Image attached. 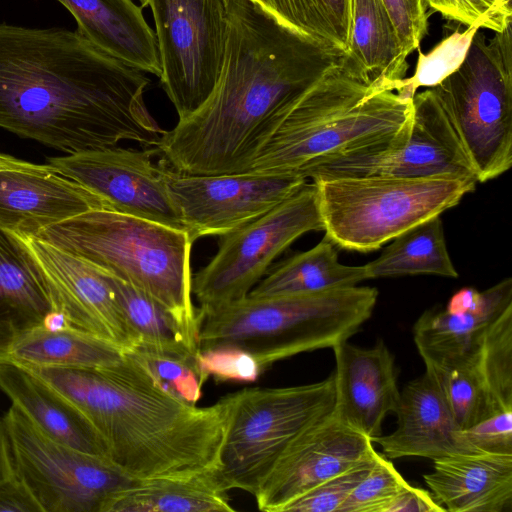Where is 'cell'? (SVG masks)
I'll use <instances>...</instances> for the list:
<instances>
[{
    "label": "cell",
    "mask_w": 512,
    "mask_h": 512,
    "mask_svg": "<svg viewBox=\"0 0 512 512\" xmlns=\"http://www.w3.org/2000/svg\"><path fill=\"white\" fill-rule=\"evenodd\" d=\"M145 72L78 31L0 24V128L67 154L158 145Z\"/></svg>",
    "instance_id": "6da1fadb"
},
{
    "label": "cell",
    "mask_w": 512,
    "mask_h": 512,
    "mask_svg": "<svg viewBox=\"0 0 512 512\" xmlns=\"http://www.w3.org/2000/svg\"><path fill=\"white\" fill-rule=\"evenodd\" d=\"M343 57L253 0H227L217 84L198 110L163 132L155 149L182 175L247 172L288 109Z\"/></svg>",
    "instance_id": "7a4b0ae2"
},
{
    "label": "cell",
    "mask_w": 512,
    "mask_h": 512,
    "mask_svg": "<svg viewBox=\"0 0 512 512\" xmlns=\"http://www.w3.org/2000/svg\"><path fill=\"white\" fill-rule=\"evenodd\" d=\"M23 367L78 408L105 458L129 478L187 477L220 468L230 394L205 407L186 403L157 386L128 352L104 368Z\"/></svg>",
    "instance_id": "3957f363"
},
{
    "label": "cell",
    "mask_w": 512,
    "mask_h": 512,
    "mask_svg": "<svg viewBox=\"0 0 512 512\" xmlns=\"http://www.w3.org/2000/svg\"><path fill=\"white\" fill-rule=\"evenodd\" d=\"M413 117V98L368 84L342 63L288 109L249 171L308 173L338 158L402 137Z\"/></svg>",
    "instance_id": "277c9868"
},
{
    "label": "cell",
    "mask_w": 512,
    "mask_h": 512,
    "mask_svg": "<svg viewBox=\"0 0 512 512\" xmlns=\"http://www.w3.org/2000/svg\"><path fill=\"white\" fill-rule=\"evenodd\" d=\"M36 237L147 294L199 341V309L192 301L194 240L188 231L97 209L47 227Z\"/></svg>",
    "instance_id": "5b68a950"
},
{
    "label": "cell",
    "mask_w": 512,
    "mask_h": 512,
    "mask_svg": "<svg viewBox=\"0 0 512 512\" xmlns=\"http://www.w3.org/2000/svg\"><path fill=\"white\" fill-rule=\"evenodd\" d=\"M374 287L350 286L313 293L251 298L200 311L199 349L236 346L263 372L288 357L348 341L371 317Z\"/></svg>",
    "instance_id": "8992f818"
},
{
    "label": "cell",
    "mask_w": 512,
    "mask_h": 512,
    "mask_svg": "<svg viewBox=\"0 0 512 512\" xmlns=\"http://www.w3.org/2000/svg\"><path fill=\"white\" fill-rule=\"evenodd\" d=\"M325 235L338 247L380 248L403 232L456 206L476 181L449 177L312 179Z\"/></svg>",
    "instance_id": "52a82bcc"
},
{
    "label": "cell",
    "mask_w": 512,
    "mask_h": 512,
    "mask_svg": "<svg viewBox=\"0 0 512 512\" xmlns=\"http://www.w3.org/2000/svg\"><path fill=\"white\" fill-rule=\"evenodd\" d=\"M475 169L478 182L512 165L511 26L475 33L461 66L432 87Z\"/></svg>",
    "instance_id": "ba28073f"
},
{
    "label": "cell",
    "mask_w": 512,
    "mask_h": 512,
    "mask_svg": "<svg viewBox=\"0 0 512 512\" xmlns=\"http://www.w3.org/2000/svg\"><path fill=\"white\" fill-rule=\"evenodd\" d=\"M230 398L219 473L229 491L254 495L289 442L333 410L334 374L311 384L248 387Z\"/></svg>",
    "instance_id": "9c48e42d"
},
{
    "label": "cell",
    "mask_w": 512,
    "mask_h": 512,
    "mask_svg": "<svg viewBox=\"0 0 512 512\" xmlns=\"http://www.w3.org/2000/svg\"><path fill=\"white\" fill-rule=\"evenodd\" d=\"M2 420L14 475L42 512H104L115 494L138 483L105 457L51 439L14 405Z\"/></svg>",
    "instance_id": "30bf717a"
},
{
    "label": "cell",
    "mask_w": 512,
    "mask_h": 512,
    "mask_svg": "<svg viewBox=\"0 0 512 512\" xmlns=\"http://www.w3.org/2000/svg\"><path fill=\"white\" fill-rule=\"evenodd\" d=\"M318 230L323 223L317 190L306 182L267 213L221 235L216 254L192 276L199 310L247 297L282 252L305 233Z\"/></svg>",
    "instance_id": "8fae6325"
},
{
    "label": "cell",
    "mask_w": 512,
    "mask_h": 512,
    "mask_svg": "<svg viewBox=\"0 0 512 512\" xmlns=\"http://www.w3.org/2000/svg\"><path fill=\"white\" fill-rule=\"evenodd\" d=\"M160 81L179 120L198 110L219 79L227 40V0H150Z\"/></svg>",
    "instance_id": "7c38bea8"
},
{
    "label": "cell",
    "mask_w": 512,
    "mask_h": 512,
    "mask_svg": "<svg viewBox=\"0 0 512 512\" xmlns=\"http://www.w3.org/2000/svg\"><path fill=\"white\" fill-rule=\"evenodd\" d=\"M334 177H449L478 182L475 169L432 88L413 97L408 131L396 141L311 170L307 179Z\"/></svg>",
    "instance_id": "4fadbf2b"
},
{
    "label": "cell",
    "mask_w": 512,
    "mask_h": 512,
    "mask_svg": "<svg viewBox=\"0 0 512 512\" xmlns=\"http://www.w3.org/2000/svg\"><path fill=\"white\" fill-rule=\"evenodd\" d=\"M170 198L192 239L221 236L257 219L307 181L297 174L182 175L162 168Z\"/></svg>",
    "instance_id": "5bb4252c"
},
{
    "label": "cell",
    "mask_w": 512,
    "mask_h": 512,
    "mask_svg": "<svg viewBox=\"0 0 512 512\" xmlns=\"http://www.w3.org/2000/svg\"><path fill=\"white\" fill-rule=\"evenodd\" d=\"M155 152L107 147L49 157L46 163L97 195L107 210L186 230L162 167L152 163Z\"/></svg>",
    "instance_id": "9a60e30c"
},
{
    "label": "cell",
    "mask_w": 512,
    "mask_h": 512,
    "mask_svg": "<svg viewBox=\"0 0 512 512\" xmlns=\"http://www.w3.org/2000/svg\"><path fill=\"white\" fill-rule=\"evenodd\" d=\"M372 440L346 423L333 408L294 437L253 495L257 508L283 512L324 481L371 459Z\"/></svg>",
    "instance_id": "2e32d148"
},
{
    "label": "cell",
    "mask_w": 512,
    "mask_h": 512,
    "mask_svg": "<svg viewBox=\"0 0 512 512\" xmlns=\"http://www.w3.org/2000/svg\"><path fill=\"white\" fill-rule=\"evenodd\" d=\"M20 237L41 270L53 313L67 326L102 337L125 352L135 348L134 335L105 272L37 237Z\"/></svg>",
    "instance_id": "e0dca14e"
},
{
    "label": "cell",
    "mask_w": 512,
    "mask_h": 512,
    "mask_svg": "<svg viewBox=\"0 0 512 512\" xmlns=\"http://www.w3.org/2000/svg\"><path fill=\"white\" fill-rule=\"evenodd\" d=\"M512 306V279L484 291L458 290L441 310H427L413 326V338L424 364L456 368L472 363L485 335Z\"/></svg>",
    "instance_id": "ac0fdd59"
},
{
    "label": "cell",
    "mask_w": 512,
    "mask_h": 512,
    "mask_svg": "<svg viewBox=\"0 0 512 512\" xmlns=\"http://www.w3.org/2000/svg\"><path fill=\"white\" fill-rule=\"evenodd\" d=\"M107 209L94 193L53 167L23 161L0 168V226L20 236L85 212Z\"/></svg>",
    "instance_id": "d6986e66"
},
{
    "label": "cell",
    "mask_w": 512,
    "mask_h": 512,
    "mask_svg": "<svg viewBox=\"0 0 512 512\" xmlns=\"http://www.w3.org/2000/svg\"><path fill=\"white\" fill-rule=\"evenodd\" d=\"M335 357V406L339 416L370 439L382 434L388 413L400 402L397 369L383 340L371 348L342 342L333 348Z\"/></svg>",
    "instance_id": "ffe728a7"
},
{
    "label": "cell",
    "mask_w": 512,
    "mask_h": 512,
    "mask_svg": "<svg viewBox=\"0 0 512 512\" xmlns=\"http://www.w3.org/2000/svg\"><path fill=\"white\" fill-rule=\"evenodd\" d=\"M395 414L397 428L394 432L371 439L390 459L422 457L437 460L481 451L469 442L439 386L427 371L405 385Z\"/></svg>",
    "instance_id": "44dd1931"
},
{
    "label": "cell",
    "mask_w": 512,
    "mask_h": 512,
    "mask_svg": "<svg viewBox=\"0 0 512 512\" xmlns=\"http://www.w3.org/2000/svg\"><path fill=\"white\" fill-rule=\"evenodd\" d=\"M423 478L446 511L512 510V453L480 451L440 458Z\"/></svg>",
    "instance_id": "7402d4cb"
},
{
    "label": "cell",
    "mask_w": 512,
    "mask_h": 512,
    "mask_svg": "<svg viewBox=\"0 0 512 512\" xmlns=\"http://www.w3.org/2000/svg\"><path fill=\"white\" fill-rule=\"evenodd\" d=\"M52 313L35 258L19 235L0 226V363L22 334L45 325Z\"/></svg>",
    "instance_id": "603a6c76"
},
{
    "label": "cell",
    "mask_w": 512,
    "mask_h": 512,
    "mask_svg": "<svg viewBox=\"0 0 512 512\" xmlns=\"http://www.w3.org/2000/svg\"><path fill=\"white\" fill-rule=\"evenodd\" d=\"M75 18L77 31L122 62L160 77L155 32L132 0H57Z\"/></svg>",
    "instance_id": "cb8c5ba5"
},
{
    "label": "cell",
    "mask_w": 512,
    "mask_h": 512,
    "mask_svg": "<svg viewBox=\"0 0 512 512\" xmlns=\"http://www.w3.org/2000/svg\"><path fill=\"white\" fill-rule=\"evenodd\" d=\"M0 388L39 430L71 448L104 456L101 444L78 408L27 368L0 363Z\"/></svg>",
    "instance_id": "d4e9b609"
},
{
    "label": "cell",
    "mask_w": 512,
    "mask_h": 512,
    "mask_svg": "<svg viewBox=\"0 0 512 512\" xmlns=\"http://www.w3.org/2000/svg\"><path fill=\"white\" fill-rule=\"evenodd\" d=\"M407 55L382 0H351L349 49L342 65L368 84L397 90Z\"/></svg>",
    "instance_id": "484cf974"
},
{
    "label": "cell",
    "mask_w": 512,
    "mask_h": 512,
    "mask_svg": "<svg viewBox=\"0 0 512 512\" xmlns=\"http://www.w3.org/2000/svg\"><path fill=\"white\" fill-rule=\"evenodd\" d=\"M219 469L138 482L115 494L104 512H234Z\"/></svg>",
    "instance_id": "4316f807"
},
{
    "label": "cell",
    "mask_w": 512,
    "mask_h": 512,
    "mask_svg": "<svg viewBox=\"0 0 512 512\" xmlns=\"http://www.w3.org/2000/svg\"><path fill=\"white\" fill-rule=\"evenodd\" d=\"M125 351L114 343L70 326H39L12 345L8 361L22 366L104 368L119 363Z\"/></svg>",
    "instance_id": "83f0119b"
},
{
    "label": "cell",
    "mask_w": 512,
    "mask_h": 512,
    "mask_svg": "<svg viewBox=\"0 0 512 512\" xmlns=\"http://www.w3.org/2000/svg\"><path fill=\"white\" fill-rule=\"evenodd\" d=\"M368 279L363 266L339 262L336 245L325 235L313 248L295 254L267 272L248 294L269 298L355 286Z\"/></svg>",
    "instance_id": "f1b7e54d"
},
{
    "label": "cell",
    "mask_w": 512,
    "mask_h": 512,
    "mask_svg": "<svg viewBox=\"0 0 512 512\" xmlns=\"http://www.w3.org/2000/svg\"><path fill=\"white\" fill-rule=\"evenodd\" d=\"M105 274L134 335V349L191 360L196 358L199 341L187 332L172 312L124 280Z\"/></svg>",
    "instance_id": "f546056e"
},
{
    "label": "cell",
    "mask_w": 512,
    "mask_h": 512,
    "mask_svg": "<svg viewBox=\"0 0 512 512\" xmlns=\"http://www.w3.org/2000/svg\"><path fill=\"white\" fill-rule=\"evenodd\" d=\"M391 241L378 258L364 265L368 279L420 274L458 277L440 216L412 227Z\"/></svg>",
    "instance_id": "4dcf8cb0"
},
{
    "label": "cell",
    "mask_w": 512,
    "mask_h": 512,
    "mask_svg": "<svg viewBox=\"0 0 512 512\" xmlns=\"http://www.w3.org/2000/svg\"><path fill=\"white\" fill-rule=\"evenodd\" d=\"M280 23L328 48L349 49L351 0H253Z\"/></svg>",
    "instance_id": "1f68e13d"
},
{
    "label": "cell",
    "mask_w": 512,
    "mask_h": 512,
    "mask_svg": "<svg viewBox=\"0 0 512 512\" xmlns=\"http://www.w3.org/2000/svg\"><path fill=\"white\" fill-rule=\"evenodd\" d=\"M475 364L488 397L489 417L512 414V306L487 331Z\"/></svg>",
    "instance_id": "d6a6232c"
},
{
    "label": "cell",
    "mask_w": 512,
    "mask_h": 512,
    "mask_svg": "<svg viewBox=\"0 0 512 512\" xmlns=\"http://www.w3.org/2000/svg\"><path fill=\"white\" fill-rule=\"evenodd\" d=\"M475 360L456 368L425 364V371L436 381L454 419L463 431L490 415L488 397Z\"/></svg>",
    "instance_id": "836d02e7"
},
{
    "label": "cell",
    "mask_w": 512,
    "mask_h": 512,
    "mask_svg": "<svg viewBox=\"0 0 512 512\" xmlns=\"http://www.w3.org/2000/svg\"><path fill=\"white\" fill-rule=\"evenodd\" d=\"M478 29L469 26L462 32L455 31L428 53L418 48L415 72L411 77L398 81L397 92L413 98L418 88H432L440 84L461 66Z\"/></svg>",
    "instance_id": "e575fe53"
},
{
    "label": "cell",
    "mask_w": 512,
    "mask_h": 512,
    "mask_svg": "<svg viewBox=\"0 0 512 512\" xmlns=\"http://www.w3.org/2000/svg\"><path fill=\"white\" fill-rule=\"evenodd\" d=\"M130 353L154 383L170 395L196 405L202 396V380L195 359H185L143 349Z\"/></svg>",
    "instance_id": "d590c367"
},
{
    "label": "cell",
    "mask_w": 512,
    "mask_h": 512,
    "mask_svg": "<svg viewBox=\"0 0 512 512\" xmlns=\"http://www.w3.org/2000/svg\"><path fill=\"white\" fill-rule=\"evenodd\" d=\"M410 486L388 457L376 452L371 470L339 512H386L391 502Z\"/></svg>",
    "instance_id": "8d00e7d4"
},
{
    "label": "cell",
    "mask_w": 512,
    "mask_h": 512,
    "mask_svg": "<svg viewBox=\"0 0 512 512\" xmlns=\"http://www.w3.org/2000/svg\"><path fill=\"white\" fill-rule=\"evenodd\" d=\"M195 362L204 382L213 377L220 382L252 383L263 373L251 353L230 345L199 349Z\"/></svg>",
    "instance_id": "74e56055"
},
{
    "label": "cell",
    "mask_w": 512,
    "mask_h": 512,
    "mask_svg": "<svg viewBox=\"0 0 512 512\" xmlns=\"http://www.w3.org/2000/svg\"><path fill=\"white\" fill-rule=\"evenodd\" d=\"M375 454L371 459L359 463L306 492L291 502L283 512H339L345 500L371 470Z\"/></svg>",
    "instance_id": "f35d334b"
},
{
    "label": "cell",
    "mask_w": 512,
    "mask_h": 512,
    "mask_svg": "<svg viewBox=\"0 0 512 512\" xmlns=\"http://www.w3.org/2000/svg\"><path fill=\"white\" fill-rule=\"evenodd\" d=\"M445 18L461 24L501 33L511 26L512 6L508 0H424Z\"/></svg>",
    "instance_id": "ab89813d"
},
{
    "label": "cell",
    "mask_w": 512,
    "mask_h": 512,
    "mask_svg": "<svg viewBox=\"0 0 512 512\" xmlns=\"http://www.w3.org/2000/svg\"><path fill=\"white\" fill-rule=\"evenodd\" d=\"M382 1L394 24L401 47L409 56L419 48L427 32V5L424 0Z\"/></svg>",
    "instance_id": "60d3db41"
},
{
    "label": "cell",
    "mask_w": 512,
    "mask_h": 512,
    "mask_svg": "<svg viewBox=\"0 0 512 512\" xmlns=\"http://www.w3.org/2000/svg\"><path fill=\"white\" fill-rule=\"evenodd\" d=\"M464 433L481 451L512 453V414L486 418Z\"/></svg>",
    "instance_id": "b9f144b4"
},
{
    "label": "cell",
    "mask_w": 512,
    "mask_h": 512,
    "mask_svg": "<svg viewBox=\"0 0 512 512\" xmlns=\"http://www.w3.org/2000/svg\"><path fill=\"white\" fill-rule=\"evenodd\" d=\"M0 512H42L25 484L15 475L0 484Z\"/></svg>",
    "instance_id": "7bdbcfd3"
},
{
    "label": "cell",
    "mask_w": 512,
    "mask_h": 512,
    "mask_svg": "<svg viewBox=\"0 0 512 512\" xmlns=\"http://www.w3.org/2000/svg\"><path fill=\"white\" fill-rule=\"evenodd\" d=\"M443 512L446 509L425 489L410 486L388 506L386 512Z\"/></svg>",
    "instance_id": "ee69618b"
},
{
    "label": "cell",
    "mask_w": 512,
    "mask_h": 512,
    "mask_svg": "<svg viewBox=\"0 0 512 512\" xmlns=\"http://www.w3.org/2000/svg\"><path fill=\"white\" fill-rule=\"evenodd\" d=\"M14 476L9 441L2 418H0V484Z\"/></svg>",
    "instance_id": "f6af8a7d"
},
{
    "label": "cell",
    "mask_w": 512,
    "mask_h": 512,
    "mask_svg": "<svg viewBox=\"0 0 512 512\" xmlns=\"http://www.w3.org/2000/svg\"><path fill=\"white\" fill-rule=\"evenodd\" d=\"M22 162L23 160L0 153V168L16 166L21 164Z\"/></svg>",
    "instance_id": "bcb514c9"
},
{
    "label": "cell",
    "mask_w": 512,
    "mask_h": 512,
    "mask_svg": "<svg viewBox=\"0 0 512 512\" xmlns=\"http://www.w3.org/2000/svg\"><path fill=\"white\" fill-rule=\"evenodd\" d=\"M141 2V7H145L147 5H149V1L150 0H139Z\"/></svg>",
    "instance_id": "7dc6e473"
},
{
    "label": "cell",
    "mask_w": 512,
    "mask_h": 512,
    "mask_svg": "<svg viewBox=\"0 0 512 512\" xmlns=\"http://www.w3.org/2000/svg\"><path fill=\"white\" fill-rule=\"evenodd\" d=\"M509 2H511V0H508Z\"/></svg>",
    "instance_id": "c3c4849f"
}]
</instances>
